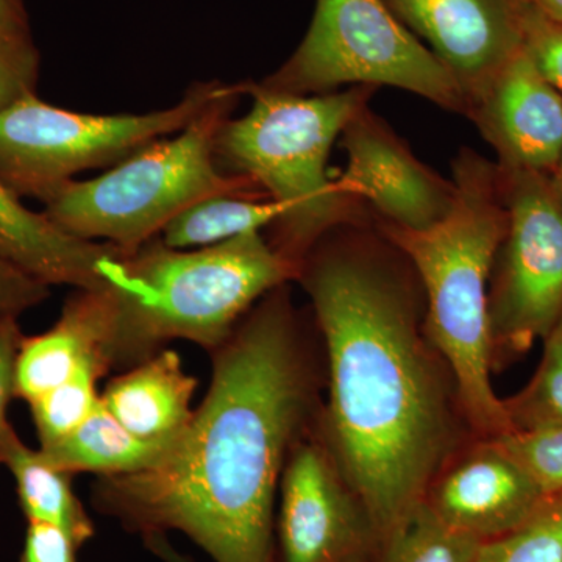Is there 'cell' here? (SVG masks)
I'll return each instance as SVG.
<instances>
[{
  "mask_svg": "<svg viewBox=\"0 0 562 562\" xmlns=\"http://www.w3.org/2000/svg\"><path fill=\"white\" fill-rule=\"evenodd\" d=\"M283 209L269 199L224 192L192 203L165 228L160 239L173 249L214 246L244 235L269 228Z\"/></svg>",
  "mask_w": 562,
  "mask_h": 562,
  "instance_id": "obj_20",
  "label": "cell"
},
{
  "mask_svg": "<svg viewBox=\"0 0 562 562\" xmlns=\"http://www.w3.org/2000/svg\"><path fill=\"white\" fill-rule=\"evenodd\" d=\"M480 542L443 525L420 503L380 543L379 562H472Z\"/></svg>",
  "mask_w": 562,
  "mask_h": 562,
  "instance_id": "obj_22",
  "label": "cell"
},
{
  "mask_svg": "<svg viewBox=\"0 0 562 562\" xmlns=\"http://www.w3.org/2000/svg\"><path fill=\"white\" fill-rule=\"evenodd\" d=\"M105 375L99 366H83L68 382L29 403L40 447L60 441L83 424L101 401L98 382Z\"/></svg>",
  "mask_w": 562,
  "mask_h": 562,
  "instance_id": "obj_23",
  "label": "cell"
},
{
  "mask_svg": "<svg viewBox=\"0 0 562 562\" xmlns=\"http://www.w3.org/2000/svg\"><path fill=\"white\" fill-rule=\"evenodd\" d=\"M520 9L530 10L546 20L562 24V0H517Z\"/></svg>",
  "mask_w": 562,
  "mask_h": 562,
  "instance_id": "obj_33",
  "label": "cell"
},
{
  "mask_svg": "<svg viewBox=\"0 0 562 562\" xmlns=\"http://www.w3.org/2000/svg\"><path fill=\"white\" fill-rule=\"evenodd\" d=\"M472 562H562V491L516 530L480 543Z\"/></svg>",
  "mask_w": 562,
  "mask_h": 562,
  "instance_id": "obj_24",
  "label": "cell"
},
{
  "mask_svg": "<svg viewBox=\"0 0 562 562\" xmlns=\"http://www.w3.org/2000/svg\"><path fill=\"white\" fill-rule=\"evenodd\" d=\"M498 173L508 222L490 281L494 371L527 353L562 317L560 192L547 173L502 166Z\"/></svg>",
  "mask_w": 562,
  "mask_h": 562,
  "instance_id": "obj_9",
  "label": "cell"
},
{
  "mask_svg": "<svg viewBox=\"0 0 562 562\" xmlns=\"http://www.w3.org/2000/svg\"><path fill=\"white\" fill-rule=\"evenodd\" d=\"M140 539H143L146 549L162 562H194L191 557L180 553L179 550L169 542L168 535L155 532V535H147Z\"/></svg>",
  "mask_w": 562,
  "mask_h": 562,
  "instance_id": "obj_31",
  "label": "cell"
},
{
  "mask_svg": "<svg viewBox=\"0 0 562 562\" xmlns=\"http://www.w3.org/2000/svg\"><path fill=\"white\" fill-rule=\"evenodd\" d=\"M469 117L497 165L552 176L562 151V94L519 52L469 103Z\"/></svg>",
  "mask_w": 562,
  "mask_h": 562,
  "instance_id": "obj_14",
  "label": "cell"
},
{
  "mask_svg": "<svg viewBox=\"0 0 562 562\" xmlns=\"http://www.w3.org/2000/svg\"><path fill=\"white\" fill-rule=\"evenodd\" d=\"M49 297L50 286L0 258V317H20Z\"/></svg>",
  "mask_w": 562,
  "mask_h": 562,
  "instance_id": "obj_28",
  "label": "cell"
},
{
  "mask_svg": "<svg viewBox=\"0 0 562 562\" xmlns=\"http://www.w3.org/2000/svg\"><path fill=\"white\" fill-rule=\"evenodd\" d=\"M79 550V543L57 525L27 522L18 562H77Z\"/></svg>",
  "mask_w": 562,
  "mask_h": 562,
  "instance_id": "obj_29",
  "label": "cell"
},
{
  "mask_svg": "<svg viewBox=\"0 0 562 562\" xmlns=\"http://www.w3.org/2000/svg\"><path fill=\"white\" fill-rule=\"evenodd\" d=\"M198 380L184 372L179 353L161 350L111 380L103 406L144 441L176 443L190 427Z\"/></svg>",
  "mask_w": 562,
  "mask_h": 562,
  "instance_id": "obj_17",
  "label": "cell"
},
{
  "mask_svg": "<svg viewBox=\"0 0 562 562\" xmlns=\"http://www.w3.org/2000/svg\"><path fill=\"white\" fill-rule=\"evenodd\" d=\"M376 552L371 517L316 422L292 447L281 475L276 562L371 561Z\"/></svg>",
  "mask_w": 562,
  "mask_h": 562,
  "instance_id": "obj_10",
  "label": "cell"
},
{
  "mask_svg": "<svg viewBox=\"0 0 562 562\" xmlns=\"http://www.w3.org/2000/svg\"><path fill=\"white\" fill-rule=\"evenodd\" d=\"M525 50L539 72L562 94V24L522 9Z\"/></svg>",
  "mask_w": 562,
  "mask_h": 562,
  "instance_id": "obj_27",
  "label": "cell"
},
{
  "mask_svg": "<svg viewBox=\"0 0 562 562\" xmlns=\"http://www.w3.org/2000/svg\"><path fill=\"white\" fill-rule=\"evenodd\" d=\"M384 2L453 77L468 109L524 50L522 9L517 0Z\"/></svg>",
  "mask_w": 562,
  "mask_h": 562,
  "instance_id": "obj_13",
  "label": "cell"
},
{
  "mask_svg": "<svg viewBox=\"0 0 562 562\" xmlns=\"http://www.w3.org/2000/svg\"><path fill=\"white\" fill-rule=\"evenodd\" d=\"M295 281L327 351L321 435L380 547L464 443L453 376L425 330L419 277L375 225L333 228L303 258Z\"/></svg>",
  "mask_w": 562,
  "mask_h": 562,
  "instance_id": "obj_1",
  "label": "cell"
},
{
  "mask_svg": "<svg viewBox=\"0 0 562 562\" xmlns=\"http://www.w3.org/2000/svg\"><path fill=\"white\" fill-rule=\"evenodd\" d=\"M124 251L63 231L44 211L21 202L0 179V258L47 286L110 290L120 277Z\"/></svg>",
  "mask_w": 562,
  "mask_h": 562,
  "instance_id": "obj_15",
  "label": "cell"
},
{
  "mask_svg": "<svg viewBox=\"0 0 562 562\" xmlns=\"http://www.w3.org/2000/svg\"><path fill=\"white\" fill-rule=\"evenodd\" d=\"M550 177H552L554 188H557V191L560 192L562 199V151L560 160H558L557 168H554V171Z\"/></svg>",
  "mask_w": 562,
  "mask_h": 562,
  "instance_id": "obj_34",
  "label": "cell"
},
{
  "mask_svg": "<svg viewBox=\"0 0 562 562\" xmlns=\"http://www.w3.org/2000/svg\"><path fill=\"white\" fill-rule=\"evenodd\" d=\"M502 442L539 484L549 492L562 491V428L532 432H509Z\"/></svg>",
  "mask_w": 562,
  "mask_h": 562,
  "instance_id": "obj_26",
  "label": "cell"
},
{
  "mask_svg": "<svg viewBox=\"0 0 562 562\" xmlns=\"http://www.w3.org/2000/svg\"><path fill=\"white\" fill-rule=\"evenodd\" d=\"M457 199L427 231L372 224L405 254L425 294V330L452 373L462 416L479 438L509 435L494 371L490 281L508 222L497 162L461 147L452 162Z\"/></svg>",
  "mask_w": 562,
  "mask_h": 562,
  "instance_id": "obj_3",
  "label": "cell"
},
{
  "mask_svg": "<svg viewBox=\"0 0 562 562\" xmlns=\"http://www.w3.org/2000/svg\"><path fill=\"white\" fill-rule=\"evenodd\" d=\"M232 85L198 83L171 109L146 114H88L29 94L0 110V179L20 198L46 202L76 173L116 166L147 144L176 135Z\"/></svg>",
  "mask_w": 562,
  "mask_h": 562,
  "instance_id": "obj_8",
  "label": "cell"
},
{
  "mask_svg": "<svg viewBox=\"0 0 562 562\" xmlns=\"http://www.w3.org/2000/svg\"><path fill=\"white\" fill-rule=\"evenodd\" d=\"M0 22L16 31L31 32L24 0H0Z\"/></svg>",
  "mask_w": 562,
  "mask_h": 562,
  "instance_id": "obj_32",
  "label": "cell"
},
{
  "mask_svg": "<svg viewBox=\"0 0 562 562\" xmlns=\"http://www.w3.org/2000/svg\"><path fill=\"white\" fill-rule=\"evenodd\" d=\"M243 95L244 83L232 85L173 138L147 144L98 179L66 183L44 202V213L77 238L101 239L131 255L158 238L177 214L210 195L269 199L249 177L217 165V135Z\"/></svg>",
  "mask_w": 562,
  "mask_h": 562,
  "instance_id": "obj_6",
  "label": "cell"
},
{
  "mask_svg": "<svg viewBox=\"0 0 562 562\" xmlns=\"http://www.w3.org/2000/svg\"><path fill=\"white\" fill-rule=\"evenodd\" d=\"M111 317L110 290H77L69 295L54 327L22 338L14 366L16 398L36 401L83 366H99L109 373Z\"/></svg>",
  "mask_w": 562,
  "mask_h": 562,
  "instance_id": "obj_16",
  "label": "cell"
},
{
  "mask_svg": "<svg viewBox=\"0 0 562 562\" xmlns=\"http://www.w3.org/2000/svg\"><path fill=\"white\" fill-rule=\"evenodd\" d=\"M339 138L347 160L336 180L366 206L373 224L427 231L452 211L453 180L422 162L371 106L355 114Z\"/></svg>",
  "mask_w": 562,
  "mask_h": 562,
  "instance_id": "obj_11",
  "label": "cell"
},
{
  "mask_svg": "<svg viewBox=\"0 0 562 562\" xmlns=\"http://www.w3.org/2000/svg\"><path fill=\"white\" fill-rule=\"evenodd\" d=\"M260 85L295 95L392 87L462 116L468 110L453 77L384 0H317L305 38Z\"/></svg>",
  "mask_w": 562,
  "mask_h": 562,
  "instance_id": "obj_7",
  "label": "cell"
},
{
  "mask_svg": "<svg viewBox=\"0 0 562 562\" xmlns=\"http://www.w3.org/2000/svg\"><path fill=\"white\" fill-rule=\"evenodd\" d=\"M297 273L261 232L201 249H173L160 236L151 239L125 255L110 288L111 371H127L176 339L211 353L268 292L292 283Z\"/></svg>",
  "mask_w": 562,
  "mask_h": 562,
  "instance_id": "obj_4",
  "label": "cell"
},
{
  "mask_svg": "<svg viewBox=\"0 0 562 562\" xmlns=\"http://www.w3.org/2000/svg\"><path fill=\"white\" fill-rule=\"evenodd\" d=\"M542 341L541 364L530 383L502 401L512 432L562 428V317Z\"/></svg>",
  "mask_w": 562,
  "mask_h": 562,
  "instance_id": "obj_21",
  "label": "cell"
},
{
  "mask_svg": "<svg viewBox=\"0 0 562 562\" xmlns=\"http://www.w3.org/2000/svg\"><path fill=\"white\" fill-rule=\"evenodd\" d=\"M290 284L211 351L210 390L171 452L146 471L95 480V512L140 538L183 532L214 562H276L281 475L321 413Z\"/></svg>",
  "mask_w": 562,
  "mask_h": 562,
  "instance_id": "obj_2",
  "label": "cell"
},
{
  "mask_svg": "<svg viewBox=\"0 0 562 562\" xmlns=\"http://www.w3.org/2000/svg\"><path fill=\"white\" fill-rule=\"evenodd\" d=\"M0 464L16 482L18 502L27 522L57 525L80 549L94 538L95 525L74 491L76 475L52 465L40 449L22 441L13 425L3 439Z\"/></svg>",
  "mask_w": 562,
  "mask_h": 562,
  "instance_id": "obj_18",
  "label": "cell"
},
{
  "mask_svg": "<svg viewBox=\"0 0 562 562\" xmlns=\"http://www.w3.org/2000/svg\"><path fill=\"white\" fill-rule=\"evenodd\" d=\"M549 495L501 438L475 436L447 458L422 503L447 527L483 543L530 520Z\"/></svg>",
  "mask_w": 562,
  "mask_h": 562,
  "instance_id": "obj_12",
  "label": "cell"
},
{
  "mask_svg": "<svg viewBox=\"0 0 562 562\" xmlns=\"http://www.w3.org/2000/svg\"><path fill=\"white\" fill-rule=\"evenodd\" d=\"M379 88L349 87L295 95L244 83L249 113L228 120L216 139L222 171L249 177L283 214L268 241L301 268L314 244L344 224H372L371 214L328 173L333 144Z\"/></svg>",
  "mask_w": 562,
  "mask_h": 562,
  "instance_id": "obj_5",
  "label": "cell"
},
{
  "mask_svg": "<svg viewBox=\"0 0 562 562\" xmlns=\"http://www.w3.org/2000/svg\"><path fill=\"white\" fill-rule=\"evenodd\" d=\"M172 446L132 435L99 401L76 430L40 450L52 465L72 475L90 472L116 476L154 468L171 452Z\"/></svg>",
  "mask_w": 562,
  "mask_h": 562,
  "instance_id": "obj_19",
  "label": "cell"
},
{
  "mask_svg": "<svg viewBox=\"0 0 562 562\" xmlns=\"http://www.w3.org/2000/svg\"><path fill=\"white\" fill-rule=\"evenodd\" d=\"M357 562H371V561H357Z\"/></svg>",
  "mask_w": 562,
  "mask_h": 562,
  "instance_id": "obj_35",
  "label": "cell"
},
{
  "mask_svg": "<svg viewBox=\"0 0 562 562\" xmlns=\"http://www.w3.org/2000/svg\"><path fill=\"white\" fill-rule=\"evenodd\" d=\"M38 76L40 54L32 33L0 22V110L35 94Z\"/></svg>",
  "mask_w": 562,
  "mask_h": 562,
  "instance_id": "obj_25",
  "label": "cell"
},
{
  "mask_svg": "<svg viewBox=\"0 0 562 562\" xmlns=\"http://www.w3.org/2000/svg\"><path fill=\"white\" fill-rule=\"evenodd\" d=\"M22 335L18 317H0V453L2 443L11 424L7 419V409L14 395V366H16L18 351Z\"/></svg>",
  "mask_w": 562,
  "mask_h": 562,
  "instance_id": "obj_30",
  "label": "cell"
}]
</instances>
